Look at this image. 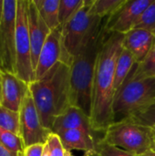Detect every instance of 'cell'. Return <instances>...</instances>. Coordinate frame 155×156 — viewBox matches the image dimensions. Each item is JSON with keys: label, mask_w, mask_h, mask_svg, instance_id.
<instances>
[{"label": "cell", "mask_w": 155, "mask_h": 156, "mask_svg": "<svg viewBox=\"0 0 155 156\" xmlns=\"http://www.w3.org/2000/svg\"><path fill=\"white\" fill-rule=\"evenodd\" d=\"M155 42V36L147 30L133 28L124 35L123 48L133 56L137 64L143 62Z\"/></svg>", "instance_id": "5bb4252c"}, {"label": "cell", "mask_w": 155, "mask_h": 156, "mask_svg": "<svg viewBox=\"0 0 155 156\" xmlns=\"http://www.w3.org/2000/svg\"><path fill=\"white\" fill-rule=\"evenodd\" d=\"M28 32L31 45V58L34 70L36 69L39 54L51 30L42 19L33 0H28L27 6Z\"/></svg>", "instance_id": "4fadbf2b"}, {"label": "cell", "mask_w": 155, "mask_h": 156, "mask_svg": "<svg viewBox=\"0 0 155 156\" xmlns=\"http://www.w3.org/2000/svg\"><path fill=\"white\" fill-rule=\"evenodd\" d=\"M133 122L153 128L155 127V101L144 111L129 117Z\"/></svg>", "instance_id": "484cf974"}, {"label": "cell", "mask_w": 155, "mask_h": 156, "mask_svg": "<svg viewBox=\"0 0 155 156\" xmlns=\"http://www.w3.org/2000/svg\"><path fill=\"white\" fill-rule=\"evenodd\" d=\"M124 35L108 33L105 35L98 55L92 93L90 122L96 133H104L114 122L113 101L115 68L123 48Z\"/></svg>", "instance_id": "6da1fadb"}, {"label": "cell", "mask_w": 155, "mask_h": 156, "mask_svg": "<svg viewBox=\"0 0 155 156\" xmlns=\"http://www.w3.org/2000/svg\"><path fill=\"white\" fill-rule=\"evenodd\" d=\"M0 100H1V81H0Z\"/></svg>", "instance_id": "836d02e7"}, {"label": "cell", "mask_w": 155, "mask_h": 156, "mask_svg": "<svg viewBox=\"0 0 155 156\" xmlns=\"http://www.w3.org/2000/svg\"><path fill=\"white\" fill-rule=\"evenodd\" d=\"M47 144H48L50 156H64L65 149L60 142V139L57 133H51L48 138Z\"/></svg>", "instance_id": "4316f807"}, {"label": "cell", "mask_w": 155, "mask_h": 156, "mask_svg": "<svg viewBox=\"0 0 155 156\" xmlns=\"http://www.w3.org/2000/svg\"><path fill=\"white\" fill-rule=\"evenodd\" d=\"M39 15L50 30L60 27L58 9L60 0H33Z\"/></svg>", "instance_id": "ac0fdd59"}, {"label": "cell", "mask_w": 155, "mask_h": 156, "mask_svg": "<svg viewBox=\"0 0 155 156\" xmlns=\"http://www.w3.org/2000/svg\"><path fill=\"white\" fill-rule=\"evenodd\" d=\"M90 156H137L131 154L125 150H122L117 146L105 143L100 139L98 144L95 151Z\"/></svg>", "instance_id": "d4e9b609"}, {"label": "cell", "mask_w": 155, "mask_h": 156, "mask_svg": "<svg viewBox=\"0 0 155 156\" xmlns=\"http://www.w3.org/2000/svg\"><path fill=\"white\" fill-rule=\"evenodd\" d=\"M64 156H73V155H72V154H71V152H70V151H66V150H65V155Z\"/></svg>", "instance_id": "d6a6232c"}, {"label": "cell", "mask_w": 155, "mask_h": 156, "mask_svg": "<svg viewBox=\"0 0 155 156\" xmlns=\"http://www.w3.org/2000/svg\"><path fill=\"white\" fill-rule=\"evenodd\" d=\"M1 100L0 105L14 112H18L22 102L29 91L28 83L16 74L0 70Z\"/></svg>", "instance_id": "7c38bea8"}, {"label": "cell", "mask_w": 155, "mask_h": 156, "mask_svg": "<svg viewBox=\"0 0 155 156\" xmlns=\"http://www.w3.org/2000/svg\"><path fill=\"white\" fill-rule=\"evenodd\" d=\"M139 156H155V150L149 151V152H147V153H145V154H143Z\"/></svg>", "instance_id": "1f68e13d"}, {"label": "cell", "mask_w": 155, "mask_h": 156, "mask_svg": "<svg viewBox=\"0 0 155 156\" xmlns=\"http://www.w3.org/2000/svg\"><path fill=\"white\" fill-rule=\"evenodd\" d=\"M0 156H23V154L12 152L0 144Z\"/></svg>", "instance_id": "f1b7e54d"}, {"label": "cell", "mask_w": 155, "mask_h": 156, "mask_svg": "<svg viewBox=\"0 0 155 156\" xmlns=\"http://www.w3.org/2000/svg\"><path fill=\"white\" fill-rule=\"evenodd\" d=\"M154 101L155 77L133 80L129 75L114 97V122L144 111Z\"/></svg>", "instance_id": "5b68a950"}, {"label": "cell", "mask_w": 155, "mask_h": 156, "mask_svg": "<svg viewBox=\"0 0 155 156\" xmlns=\"http://www.w3.org/2000/svg\"><path fill=\"white\" fill-rule=\"evenodd\" d=\"M66 151L79 150L85 153L84 156H90L97 147L96 134L82 130H64L57 133Z\"/></svg>", "instance_id": "9a60e30c"}, {"label": "cell", "mask_w": 155, "mask_h": 156, "mask_svg": "<svg viewBox=\"0 0 155 156\" xmlns=\"http://www.w3.org/2000/svg\"><path fill=\"white\" fill-rule=\"evenodd\" d=\"M152 2L153 0H126L114 15L107 18L104 29L108 33L125 35L135 27L141 16Z\"/></svg>", "instance_id": "30bf717a"}, {"label": "cell", "mask_w": 155, "mask_h": 156, "mask_svg": "<svg viewBox=\"0 0 155 156\" xmlns=\"http://www.w3.org/2000/svg\"><path fill=\"white\" fill-rule=\"evenodd\" d=\"M105 143L139 156L155 150L153 129L129 118L112 122L101 138Z\"/></svg>", "instance_id": "8992f818"}, {"label": "cell", "mask_w": 155, "mask_h": 156, "mask_svg": "<svg viewBox=\"0 0 155 156\" xmlns=\"http://www.w3.org/2000/svg\"><path fill=\"white\" fill-rule=\"evenodd\" d=\"M82 130L96 134L93 130L90 118L86 115L80 109L75 106H69L61 115L54 122L52 133H57L64 130Z\"/></svg>", "instance_id": "2e32d148"}, {"label": "cell", "mask_w": 155, "mask_h": 156, "mask_svg": "<svg viewBox=\"0 0 155 156\" xmlns=\"http://www.w3.org/2000/svg\"><path fill=\"white\" fill-rule=\"evenodd\" d=\"M17 0H4L0 25V70L16 74V19Z\"/></svg>", "instance_id": "ba28073f"}, {"label": "cell", "mask_w": 155, "mask_h": 156, "mask_svg": "<svg viewBox=\"0 0 155 156\" xmlns=\"http://www.w3.org/2000/svg\"><path fill=\"white\" fill-rule=\"evenodd\" d=\"M134 28L147 30L155 36V0L144 10Z\"/></svg>", "instance_id": "cb8c5ba5"}, {"label": "cell", "mask_w": 155, "mask_h": 156, "mask_svg": "<svg viewBox=\"0 0 155 156\" xmlns=\"http://www.w3.org/2000/svg\"><path fill=\"white\" fill-rule=\"evenodd\" d=\"M0 127L20 136L19 112L0 105Z\"/></svg>", "instance_id": "ffe728a7"}, {"label": "cell", "mask_w": 155, "mask_h": 156, "mask_svg": "<svg viewBox=\"0 0 155 156\" xmlns=\"http://www.w3.org/2000/svg\"><path fill=\"white\" fill-rule=\"evenodd\" d=\"M19 119L20 136L25 147L36 144H45L48 142V138L52 132L43 126L30 91L22 102L19 110Z\"/></svg>", "instance_id": "9c48e42d"}, {"label": "cell", "mask_w": 155, "mask_h": 156, "mask_svg": "<svg viewBox=\"0 0 155 156\" xmlns=\"http://www.w3.org/2000/svg\"><path fill=\"white\" fill-rule=\"evenodd\" d=\"M136 61L133 56L128 51L126 48H122L115 68V78H114V92L120 90V88L123 85L126 79L131 74L132 69L136 65Z\"/></svg>", "instance_id": "e0dca14e"}, {"label": "cell", "mask_w": 155, "mask_h": 156, "mask_svg": "<svg viewBox=\"0 0 155 156\" xmlns=\"http://www.w3.org/2000/svg\"><path fill=\"white\" fill-rule=\"evenodd\" d=\"M126 0H93L94 11L101 19L109 18L114 15L124 4Z\"/></svg>", "instance_id": "44dd1931"}, {"label": "cell", "mask_w": 155, "mask_h": 156, "mask_svg": "<svg viewBox=\"0 0 155 156\" xmlns=\"http://www.w3.org/2000/svg\"><path fill=\"white\" fill-rule=\"evenodd\" d=\"M42 156H50V151H49V147L48 144L46 143L45 147H44V151H43V154Z\"/></svg>", "instance_id": "f546056e"}, {"label": "cell", "mask_w": 155, "mask_h": 156, "mask_svg": "<svg viewBox=\"0 0 155 156\" xmlns=\"http://www.w3.org/2000/svg\"><path fill=\"white\" fill-rule=\"evenodd\" d=\"M153 132H154V142H155V127H153Z\"/></svg>", "instance_id": "e575fe53"}, {"label": "cell", "mask_w": 155, "mask_h": 156, "mask_svg": "<svg viewBox=\"0 0 155 156\" xmlns=\"http://www.w3.org/2000/svg\"><path fill=\"white\" fill-rule=\"evenodd\" d=\"M3 13H4V0H0V25L3 19Z\"/></svg>", "instance_id": "4dcf8cb0"}, {"label": "cell", "mask_w": 155, "mask_h": 156, "mask_svg": "<svg viewBox=\"0 0 155 156\" xmlns=\"http://www.w3.org/2000/svg\"><path fill=\"white\" fill-rule=\"evenodd\" d=\"M83 4L84 0H60L58 9V19L61 28L73 16V15L79 10V8Z\"/></svg>", "instance_id": "7402d4cb"}, {"label": "cell", "mask_w": 155, "mask_h": 156, "mask_svg": "<svg viewBox=\"0 0 155 156\" xmlns=\"http://www.w3.org/2000/svg\"><path fill=\"white\" fill-rule=\"evenodd\" d=\"M105 35L104 25L70 63V105L90 118L96 62Z\"/></svg>", "instance_id": "3957f363"}, {"label": "cell", "mask_w": 155, "mask_h": 156, "mask_svg": "<svg viewBox=\"0 0 155 156\" xmlns=\"http://www.w3.org/2000/svg\"><path fill=\"white\" fill-rule=\"evenodd\" d=\"M130 77L133 80L155 77V42L146 58L134 66Z\"/></svg>", "instance_id": "d6986e66"}, {"label": "cell", "mask_w": 155, "mask_h": 156, "mask_svg": "<svg viewBox=\"0 0 155 156\" xmlns=\"http://www.w3.org/2000/svg\"><path fill=\"white\" fill-rule=\"evenodd\" d=\"M45 144H32V145L25 147L23 156H42Z\"/></svg>", "instance_id": "83f0119b"}, {"label": "cell", "mask_w": 155, "mask_h": 156, "mask_svg": "<svg viewBox=\"0 0 155 156\" xmlns=\"http://www.w3.org/2000/svg\"><path fill=\"white\" fill-rule=\"evenodd\" d=\"M27 6L28 0H17L16 19V75L29 84L35 80V70L31 58Z\"/></svg>", "instance_id": "52a82bcc"}, {"label": "cell", "mask_w": 155, "mask_h": 156, "mask_svg": "<svg viewBox=\"0 0 155 156\" xmlns=\"http://www.w3.org/2000/svg\"><path fill=\"white\" fill-rule=\"evenodd\" d=\"M101 21L94 11L93 0H84V4L62 27V62L70 65L72 58L100 30L103 26Z\"/></svg>", "instance_id": "277c9868"}, {"label": "cell", "mask_w": 155, "mask_h": 156, "mask_svg": "<svg viewBox=\"0 0 155 156\" xmlns=\"http://www.w3.org/2000/svg\"><path fill=\"white\" fill-rule=\"evenodd\" d=\"M70 66L57 62L40 80L28 84L43 126L52 132L55 120L70 106Z\"/></svg>", "instance_id": "7a4b0ae2"}, {"label": "cell", "mask_w": 155, "mask_h": 156, "mask_svg": "<svg viewBox=\"0 0 155 156\" xmlns=\"http://www.w3.org/2000/svg\"><path fill=\"white\" fill-rule=\"evenodd\" d=\"M0 144L15 153H24L25 144L22 138L0 127Z\"/></svg>", "instance_id": "603a6c76"}, {"label": "cell", "mask_w": 155, "mask_h": 156, "mask_svg": "<svg viewBox=\"0 0 155 156\" xmlns=\"http://www.w3.org/2000/svg\"><path fill=\"white\" fill-rule=\"evenodd\" d=\"M63 58L62 28L58 27L51 30L43 45L35 69V80H40L57 62L62 61Z\"/></svg>", "instance_id": "8fae6325"}]
</instances>
